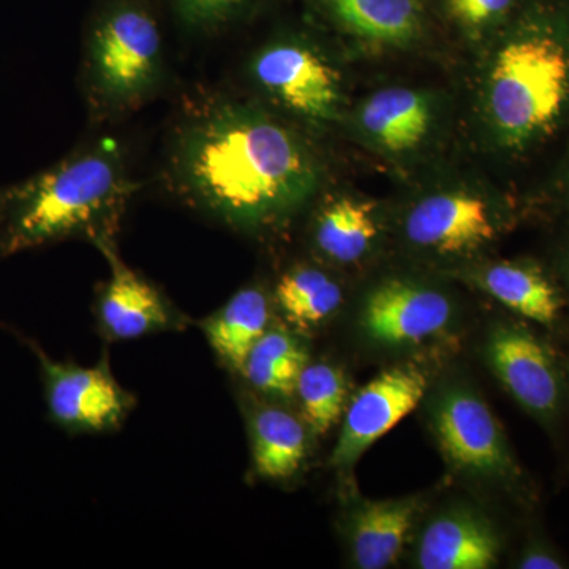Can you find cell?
<instances>
[{
    "label": "cell",
    "instance_id": "27",
    "mask_svg": "<svg viewBox=\"0 0 569 569\" xmlns=\"http://www.w3.org/2000/svg\"><path fill=\"white\" fill-rule=\"evenodd\" d=\"M568 187H569V171H568Z\"/></svg>",
    "mask_w": 569,
    "mask_h": 569
},
{
    "label": "cell",
    "instance_id": "24",
    "mask_svg": "<svg viewBox=\"0 0 569 569\" xmlns=\"http://www.w3.org/2000/svg\"><path fill=\"white\" fill-rule=\"evenodd\" d=\"M250 0H173L176 14L186 28L211 31L233 20Z\"/></svg>",
    "mask_w": 569,
    "mask_h": 569
},
{
    "label": "cell",
    "instance_id": "6",
    "mask_svg": "<svg viewBox=\"0 0 569 569\" xmlns=\"http://www.w3.org/2000/svg\"><path fill=\"white\" fill-rule=\"evenodd\" d=\"M40 365L51 421L70 432H103L119 426L133 399L104 362L84 367L58 361L29 342Z\"/></svg>",
    "mask_w": 569,
    "mask_h": 569
},
{
    "label": "cell",
    "instance_id": "15",
    "mask_svg": "<svg viewBox=\"0 0 569 569\" xmlns=\"http://www.w3.org/2000/svg\"><path fill=\"white\" fill-rule=\"evenodd\" d=\"M362 129L389 152L418 148L429 133L432 112L422 93L406 88L378 91L359 114Z\"/></svg>",
    "mask_w": 569,
    "mask_h": 569
},
{
    "label": "cell",
    "instance_id": "22",
    "mask_svg": "<svg viewBox=\"0 0 569 569\" xmlns=\"http://www.w3.org/2000/svg\"><path fill=\"white\" fill-rule=\"evenodd\" d=\"M276 301L290 323L309 329L335 316L342 305L343 293L332 277L305 266L280 277Z\"/></svg>",
    "mask_w": 569,
    "mask_h": 569
},
{
    "label": "cell",
    "instance_id": "5",
    "mask_svg": "<svg viewBox=\"0 0 569 569\" xmlns=\"http://www.w3.org/2000/svg\"><path fill=\"white\" fill-rule=\"evenodd\" d=\"M432 429L445 458L459 473L493 482L519 477L503 430L473 389L452 385L441 391L432 407Z\"/></svg>",
    "mask_w": 569,
    "mask_h": 569
},
{
    "label": "cell",
    "instance_id": "23",
    "mask_svg": "<svg viewBox=\"0 0 569 569\" xmlns=\"http://www.w3.org/2000/svg\"><path fill=\"white\" fill-rule=\"evenodd\" d=\"M296 395L310 432L325 436L346 411L347 381L337 367L306 365L296 383Z\"/></svg>",
    "mask_w": 569,
    "mask_h": 569
},
{
    "label": "cell",
    "instance_id": "3",
    "mask_svg": "<svg viewBox=\"0 0 569 569\" xmlns=\"http://www.w3.org/2000/svg\"><path fill=\"white\" fill-rule=\"evenodd\" d=\"M498 141L523 151L556 132L569 111V21L553 7L522 14L498 47L486 84Z\"/></svg>",
    "mask_w": 569,
    "mask_h": 569
},
{
    "label": "cell",
    "instance_id": "17",
    "mask_svg": "<svg viewBox=\"0 0 569 569\" xmlns=\"http://www.w3.org/2000/svg\"><path fill=\"white\" fill-rule=\"evenodd\" d=\"M477 282L500 305L529 320L552 325L559 318V291L538 266L526 261L490 264L479 272Z\"/></svg>",
    "mask_w": 569,
    "mask_h": 569
},
{
    "label": "cell",
    "instance_id": "14",
    "mask_svg": "<svg viewBox=\"0 0 569 569\" xmlns=\"http://www.w3.org/2000/svg\"><path fill=\"white\" fill-rule=\"evenodd\" d=\"M421 501L418 497L365 501L351 515L348 538L356 567H391L402 552Z\"/></svg>",
    "mask_w": 569,
    "mask_h": 569
},
{
    "label": "cell",
    "instance_id": "7",
    "mask_svg": "<svg viewBox=\"0 0 569 569\" xmlns=\"http://www.w3.org/2000/svg\"><path fill=\"white\" fill-rule=\"evenodd\" d=\"M257 84L276 103L312 122L335 121L340 107V80L323 56L301 41H277L252 62Z\"/></svg>",
    "mask_w": 569,
    "mask_h": 569
},
{
    "label": "cell",
    "instance_id": "4",
    "mask_svg": "<svg viewBox=\"0 0 569 569\" xmlns=\"http://www.w3.org/2000/svg\"><path fill=\"white\" fill-rule=\"evenodd\" d=\"M86 81L96 107L110 114L137 110L159 89L163 39L151 11L116 0L93 21L86 43Z\"/></svg>",
    "mask_w": 569,
    "mask_h": 569
},
{
    "label": "cell",
    "instance_id": "16",
    "mask_svg": "<svg viewBox=\"0 0 569 569\" xmlns=\"http://www.w3.org/2000/svg\"><path fill=\"white\" fill-rule=\"evenodd\" d=\"M271 306L257 287H247L231 296L203 323L206 339L217 356L236 370H242L254 343L269 329Z\"/></svg>",
    "mask_w": 569,
    "mask_h": 569
},
{
    "label": "cell",
    "instance_id": "1",
    "mask_svg": "<svg viewBox=\"0 0 569 569\" xmlns=\"http://www.w3.org/2000/svg\"><path fill=\"white\" fill-rule=\"evenodd\" d=\"M170 173L190 201L246 230L283 222L320 182L316 156L293 129L236 102L209 104L179 127Z\"/></svg>",
    "mask_w": 569,
    "mask_h": 569
},
{
    "label": "cell",
    "instance_id": "28",
    "mask_svg": "<svg viewBox=\"0 0 569 569\" xmlns=\"http://www.w3.org/2000/svg\"><path fill=\"white\" fill-rule=\"evenodd\" d=\"M568 276H569V269H568Z\"/></svg>",
    "mask_w": 569,
    "mask_h": 569
},
{
    "label": "cell",
    "instance_id": "26",
    "mask_svg": "<svg viewBox=\"0 0 569 569\" xmlns=\"http://www.w3.org/2000/svg\"><path fill=\"white\" fill-rule=\"evenodd\" d=\"M519 567L523 569H559L563 568V565L545 550H529L520 560Z\"/></svg>",
    "mask_w": 569,
    "mask_h": 569
},
{
    "label": "cell",
    "instance_id": "2",
    "mask_svg": "<svg viewBox=\"0 0 569 569\" xmlns=\"http://www.w3.org/2000/svg\"><path fill=\"white\" fill-rule=\"evenodd\" d=\"M134 183L114 144L70 153L0 189V258L71 238L114 239Z\"/></svg>",
    "mask_w": 569,
    "mask_h": 569
},
{
    "label": "cell",
    "instance_id": "9",
    "mask_svg": "<svg viewBox=\"0 0 569 569\" xmlns=\"http://www.w3.org/2000/svg\"><path fill=\"white\" fill-rule=\"evenodd\" d=\"M452 321L448 296L426 284L392 279L366 299L361 328L380 346L413 347L445 335Z\"/></svg>",
    "mask_w": 569,
    "mask_h": 569
},
{
    "label": "cell",
    "instance_id": "13",
    "mask_svg": "<svg viewBox=\"0 0 569 569\" xmlns=\"http://www.w3.org/2000/svg\"><path fill=\"white\" fill-rule=\"evenodd\" d=\"M500 539L489 520L470 509L438 516L422 533L418 565L425 569H488L496 567Z\"/></svg>",
    "mask_w": 569,
    "mask_h": 569
},
{
    "label": "cell",
    "instance_id": "11",
    "mask_svg": "<svg viewBox=\"0 0 569 569\" xmlns=\"http://www.w3.org/2000/svg\"><path fill=\"white\" fill-rule=\"evenodd\" d=\"M489 204L467 193H437L413 206L406 219L411 244L440 254L473 252L497 236Z\"/></svg>",
    "mask_w": 569,
    "mask_h": 569
},
{
    "label": "cell",
    "instance_id": "12",
    "mask_svg": "<svg viewBox=\"0 0 569 569\" xmlns=\"http://www.w3.org/2000/svg\"><path fill=\"white\" fill-rule=\"evenodd\" d=\"M99 249L111 268L97 307L104 336L112 340L140 339L181 325L159 290L121 261L114 239L102 242Z\"/></svg>",
    "mask_w": 569,
    "mask_h": 569
},
{
    "label": "cell",
    "instance_id": "25",
    "mask_svg": "<svg viewBox=\"0 0 569 569\" xmlns=\"http://www.w3.org/2000/svg\"><path fill=\"white\" fill-rule=\"evenodd\" d=\"M519 0H447L452 20L467 29L497 24L518 7Z\"/></svg>",
    "mask_w": 569,
    "mask_h": 569
},
{
    "label": "cell",
    "instance_id": "21",
    "mask_svg": "<svg viewBox=\"0 0 569 569\" xmlns=\"http://www.w3.org/2000/svg\"><path fill=\"white\" fill-rule=\"evenodd\" d=\"M306 365L305 347L295 336L283 329H268L250 350L241 372L258 391L287 397L296 391Z\"/></svg>",
    "mask_w": 569,
    "mask_h": 569
},
{
    "label": "cell",
    "instance_id": "18",
    "mask_svg": "<svg viewBox=\"0 0 569 569\" xmlns=\"http://www.w3.org/2000/svg\"><path fill=\"white\" fill-rule=\"evenodd\" d=\"M250 437L254 468L263 478L295 477L306 460V426L283 408H257L250 419Z\"/></svg>",
    "mask_w": 569,
    "mask_h": 569
},
{
    "label": "cell",
    "instance_id": "20",
    "mask_svg": "<svg viewBox=\"0 0 569 569\" xmlns=\"http://www.w3.org/2000/svg\"><path fill=\"white\" fill-rule=\"evenodd\" d=\"M378 236L372 206L339 198L318 213L313 239L329 260L348 264L361 260Z\"/></svg>",
    "mask_w": 569,
    "mask_h": 569
},
{
    "label": "cell",
    "instance_id": "10",
    "mask_svg": "<svg viewBox=\"0 0 569 569\" xmlns=\"http://www.w3.org/2000/svg\"><path fill=\"white\" fill-rule=\"evenodd\" d=\"M486 356L509 395L539 419L556 417L563 380L552 351L529 329L498 326L489 336Z\"/></svg>",
    "mask_w": 569,
    "mask_h": 569
},
{
    "label": "cell",
    "instance_id": "8",
    "mask_svg": "<svg viewBox=\"0 0 569 569\" xmlns=\"http://www.w3.org/2000/svg\"><path fill=\"white\" fill-rule=\"evenodd\" d=\"M426 391L427 378L417 367H391L373 378L347 407L331 466L353 467L367 449L419 406Z\"/></svg>",
    "mask_w": 569,
    "mask_h": 569
},
{
    "label": "cell",
    "instance_id": "19",
    "mask_svg": "<svg viewBox=\"0 0 569 569\" xmlns=\"http://www.w3.org/2000/svg\"><path fill=\"white\" fill-rule=\"evenodd\" d=\"M329 13L362 39L406 44L422 28L419 0H320Z\"/></svg>",
    "mask_w": 569,
    "mask_h": 569
}]
</instances>
